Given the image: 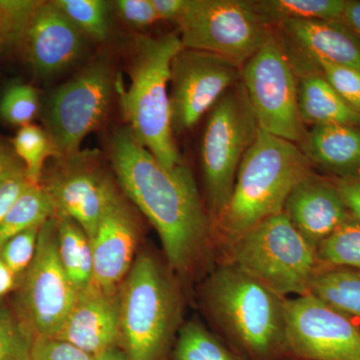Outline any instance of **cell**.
Returning a JSON list of instances; mask_svg holds the SVG:
<instances>
[{"label": "cell", "mask_w": 360, "mask_h": 360, "mask_svg": "<svg viewBox=\"0 0 360 360\" xmlns=\"http://www.w3.org/2000/svg\"><path fill=\"white\" fill-rule=\"evenodd\" d=\"M110 158L123 191L158 231L170 269L182 278L202 265L212 269V220L191 168L184 162L163 167L129 127L111 136Z\"/></svg>", "instance_id": "6da1fadb"}, {"label": "cell", "mask_w": 360, "mask_h": 360, "mask_svg": "<svg viewBox=\"0 0 360 360\" xmlns=\"http://www.w3.org/2000/svg\"><path fill=\"white\" fill-rule=\"evenodd\" d=\"M286 300L227 262H217L201 288L217 335L245 360H286Z\"/></svg>", "instance_id": "7a4b0ae2"}, {"label": "cell", "mask_w": 360, "mask_h": 360, "mask_svg": "<svg viewBox=\"0 0 360 360\" xmlns=\"http://www.w3.org/2000/svg\"><path fill=\"white\" fill-rule=\"evenodd\" d=\"M311 168L300 146L259 130L241 161L231 200L213 224L217 259L251 229L283 213L291 189Z\"/></svg>", "instance_id": "3957f363"}, {"label": "cell", "mask_w": 360, "mask_h": 360, "mask_svg": "<svg viewBox=\"0 0 360 360\" xmlns=\"http://www.w3.org/2000/svg\"><path fill=\"white\" fill-rule=\"evenodd\" d=\"M181 49L179 32L156 37H135L129 66L130 84L120 94L127 127L167 169L184 163L174 142L168 94L170 65Z\"/></svg>", "instance_id": "277c9868"}, {"label": "cell", "mask_w": 360, "mask_h": 360, "mask_svg": "<svg viewBox=\"0 0 360 360\" xmlns=\"http://www.w3.org/2000/svg\"><path fill=\"white\" fill-rule=\"evenodd\" d=\"M174 272L139 255L120 290V343L127 360H163L181 328L182 298Z\"/></svg>", "instance_id": "5b68a950"}, {"label": "cell", "mask_w": 360, "mask_h": 360, "mask_svg": "<svg viewBox=\"0 0 360 360\" xmlns=\"http://www.w3.org/2000/svg\"><path fill=\"white\" fill-rule=\"evenodd\" d=\"M248 272L277 295H309L321 264L316 250L296 231L284 213L260 222L219 255Z\"/></svg>", "instance_id": "8992f818"}, {"label": "cell", "mask_w": 360, "mask_h": 360, "mask_svg": "<svg viewBox=\"0 0 360 360\" xmlns=\"http://www.w3.org/2000/svg\"><path fill=\"white\" fill-rule=\"evenodd\" d=\"M259 130L240 80L213 105L203 132L201 163L206 207L212 224L231 200L241 161Z\"/></svg>", "instance_id": "52a82bcc"}, {"label": "cell", "mask_w": 360, "mask_h": 360, "mask_svg": "<svg viewBox=\"0 0 360 360\" xmlns=\"http://www.w3.org/2000/svg\"><path fill=\"white\" fill-rule=\"evenodd\" d=\"M176 25L184 49L212 52L241 68L272 35L250 0H188Z\"/></svg>", "instance_id": "ba28073f"}, {"label": "cell", "mask_w": 360, "mask_h": 360, "mask_svg": "<svg viewBox=\"0 0 360 360\" xmlns=\"http://www.w3.org/2000/svg\"><path fill=\"white\" fill-rule=\"evenodd\" d=\"M241 82L260 130L302 146L307 131L297 105V78L274 34L241 68Z\"/></svg>", "instance_id": "9c48e42d"}, {"label": "cell", "mask_w": 360, "mask_h": 360, "mask_svg": "<svg viewBox=\"0 0 360 360\" xmlns=\"http://www.w3.org/2000/svg\"><path fill=\"white\" fill-rule=\"evenodd\" d=\"M113 91L112 73L103 60L96 61L58 87L45 103V131L58 158L80 153L85 137L108 115Z\"/></svg>", "instance_id": "30bf717a"}, {"label": "cell", "mask_w": 360, "mask_h": 360, "mask_svg": "<svg viewBox=\"0 0 360 360\" xmlns=\"http://www.w3.org/2000/svg\"><path fill=\"white\" fill-rule=\"evenodd\" d=\"M77 292L59 258L56 214L40 227L34 258L26 270L20 292L21 321L34 336L56 338Z\"/></svg>", "instance_id": "8fae6325"}, {"label": "cell", "mask_w": 360, "mask_h": 360, "mask_svg": "<svg viewBox=\"0 0 360 360\" xmlns=\"http://www.w3.org/2000/svg\"><path fill=\"white\" fill-rule=\"evenodd\" d=\"M286 359L360 360V328L311 295L286 300Z\"/></svg>", "instance_id": "7c38bea8"}, {"label": "cell", "mask_w": 360, "mask_h": 360, "mask_svg": "<svg viewBox=\"0 0 360 360\" xmlns=\"http://www.w3.org/2000/svg\"><path fill=\"white\" fill-rule=\"evenodd\" d=\"M241 66L198 49H181L170 65V106L174 131L193 129L231 87L241 80Z\"/></svg>", "instance_id": "4fadbf2b"}, {"label": "cell", "mask_w": 360, "mask_h": 360, "mask_svg": "<svg viewBox=\"0 0 360 360\" xmlns=\"http://www.w3.org/2000/svg\"><path fill=\"white\" fill-rule=\"evenodd\" d=\"M96 153L80 151L71 158L58 160V167L44 186L56 206L86 233L96 234L103 213L118 198L115 186L96 162Z\"/></svg>", "instance_id": "5bb4252c"}, {"label": "cell", "mask_w": 360, "mask_h": 360, "mask_svg": "<svg viewBox=\"0 0 360 360\" xmlns=\"http://www.w3.org/2000/svg\"><path fill=\"white\" fill-rule=\"evenodd\" d=\"M84 40V32L53 1H40L21 44L33 71L49 78L77 63Z\"/></svg>", "instance_id": "9a60e30c"}, {"label": "cell", "mask_w": 360, "mask_h": 360, "mask_svg": "<svg viewBox=\"0 0 360 360\" xmlns=\"http://www.w3.org/2000/svg\"><path fill=\"white\" fill-rule=\"evenodd\" d=\"M120 290L92 283L77 292V300L56 338L97 356L120 342Z\"/></svg>", "instance_id": "2e32d148"}, {"label": "cell", "mask_w": 360, "mask_h": 360, "mask_svg": "<svg viewBox=\"0 0 360 360\" xmlns=\"http://www.w3.org/2000/svg\"><path fill=\"white\" fill-rule=\"evenodd\" d=\"M283 213L315 250L350 215L335 181L312 170L291 189Z\"/></svg>", "instance_id": "e0dca14e"}, {"label": "cell", "mask_w": 360, "mask_h": 360, "mask_svg": "<svg viewBox=\"0 0 360 360\" xmlns=\"http://www.w3.org/2000/svg\"><path fill=\"white\" fill-rule=\"evenodd\" d=\"M139 229L124 201L117 198L103 213L90 240L94 255L92 283L104 290H118L132 265Z\"/></svg>", "instance_id": "ac0fdd59"}, {"label": "cell", "mask_w": 360, "mask_h": 360, "mask_svg": "<svg viewBox=\"0 0 360 360\" xmlns=\"http://www.w3.org/2000/svg\"><path fill=\"white\" fill-rule=\"evenodd\" d=\"M307 59L360 71V40L342 20H290L278 26Z\"/></svg>", "instance_id": "d6986e66"}, {"label": "cell", "mask_w": 360, "mask_h": 360, "mask_svg": "<svg viewBox=\"0 0 360 360\" xmlns=\"http://www.w3.org/2000/svg\"><path fill=\"white\" fill-rule=\"evenodd\" d=\"M300 148L311 165L335 179L360 175V127L338 124L312 127Z\"/></svg>", "instance_id": "ffe728a7"}, {"label": "cell", "mask_w": 360, "mask_h": 360, "mask_svg": "<svg viewBox=\"0 0 360 360\" xmlns=\"http://www.w3.org/2000/svg\"><path fill=\"white\" fill-rule=\"evenodd\" d=\"M295 75H300L297 105L303 125L360 127V113L336 94L316 68L297 71Z\"/></svg>", "instance_id": "44dd1931"}, {"label": "cell", "mask_w": 360, "mask_h": 360, "mask_svg": "<svg viewBox=\"0 0 360 360\" xmlns=\"http://www.w3.org/2000/svg\"><path fill=\"white\" fill-rule=\"evenodd\" d=\"M309 295L360 322V270L321 264L310 283Z\"/></svg>", "instance_id": "7402d4cb"}, {"label": "cell", "mask_w": 360, "mask_h": 360, "mask_svg": "<svg viewBox=\"0 0 360 360\" xmlns=\"http://www.w3.org/2000/svg\"><path fill=\"white\" fill-rule=\"evenodd\" d=\"M56 220L61 264L77 291L84 290L94 279L91 243L75 220L60 213H56Z\"/></svg>", "instance_id": "603a6c76"}, {"label": "cell", "mask_w": 360, "mask_h": 360, "mask_svg": "<svg viewBox=\"0 0 360 360\" xmlns=\"http://www.w3.org/2000/svg\"><path fill=\"white\" fill-rule=\"evenodd\" d=\"M345 0H257L255 13L267 27L290 20H342Z\"/></svg>", "instance_id": "cb8c5ba5"}, {"label": "cell", "mask_w": 360, "mask_h": 360, "mask_svg": "<svg viewBox=\"0 0 360 360\" xmlns=\"http://www.w3.org/2000/svg\"><path fill=\"white\" fill-rule=\"evenodd\" d=\"M56 214V206L44 187L30 184L0 224V248L16 234L41 226Z\"/></svg>", "instance_id": "d4e9b609"}, {"label": "cell", "mask_w": 360, "mask_h": 360, "mask_svg": "<svg viewBox=\"0 0 360 360\" xmlns=\"http://www.w3.org/2000/svg\"><path fill=\"white\" fill-rule=\"evenodd\" d=\"M174 360H245L200 321L182 324L175 341Z\"/></svg>", "instance_id": "484cf974"}, {"label": "cell", "mask_w": 360, "mask_h": 360, "mask_svg": "<svg viewBox=\"0 0 360 360\" xmlns=\"http://www.w3.org/2000/svg\"><path fill=\"white\" fill-rule=\"evenodd\" d=\"M321 264L360 270V221L352 214L316 248Z\"/></svg>", "instance_id": "4316f807"}, {"label": "cell", "mask_w": 360, "mask_h": 360, "mask_svg": "<svg viewBox=\"0 0 360 360\" xmlns=\"http://www.w3.org/2000/svg\"><path fill=\"white\" fill-rule=\"evenodd\" d=\"M13 143L14 153L22 160L30 184L39 186L45 160L58 158L49 134L37 125H25L18 130Z\"/></svg>", "instance_id": "83f0119b"}, {"label": "cell", "mask_w": 360, "mask_h": 360, "mask_svg": "<svg viewBox=\"0 0 360 360\" xmlns=\"http://www.w3.org/2000/svg\"><path fill=\"white\" fill-rule=\"evenodd\" d=\"M53 2L85 37L98 41H104L110 37L108 2L103 0H54Z\"/></svg>", "instance_id": "f1b7e54d"}, {"label": "cell", "mask_w": 360, "mask_h": 360, "mask_svg": "<svg viewBox=\"0 0 360 360\" xmlns=\"http://www.w3.org/2000/svg\"><path fill=\"white\" fill-rule=\"evenodd\" d=\"M39 110V94L30 84L11 85L0 99V116L14 127L32 124Z\"/></svg>", "instance_id": "f546056e"}, {"label": "cell", "mask_w": 360, "mask_h": 360, "mask_svg": "<svg viewBox=\"0 0 360 360\" xmlns=\"http://www.w3.org/2000/svg\"><path fill=\"white\" fill-rule=\"evenodd\" d=\"M33 338L25 322L0 309V360H32Z\"/></svg>", "instance_id": "4dcf8cb0"}, {"label": "cell", "mask_w": 360, "mask_h": 360, "mask_svg": "<svg viewBox=\"0 0 360 360\" xmlns=\"http://www.w3.org/2000/svg\"><path fill=\"white\" fill-rule=\"evenodd\" d=\"M40 1L0 0V44H21Z\"/></svg>", "instance_id": "1f68e13d"}, {"label": "cell", "mask_w": 360, "mask_h": 360, "mask_svg": "<svg viewBox=\"0 0 360 360\" xmlns=\"http://www.w3.org/2000/svg\"><path fill=\"white\" fill-rule=\"evenodd\" d=\"M307 60L314 63L336 94L360 113V71L321 59Z\"/></svg>", "instance_id": "d6a6232c"}, {"label": "cell", "mask_w": 360, "mask_h": 360, "mask_svg": "<svg viewBox=\"0 0 360 360\" xmlns=\"http://www.w3.org/2000/svg\"><path fill=\"white\" fill-rule=\"evenodd\" d=\"M40 227L16 234L0 248V257L16 276L27 270L32 264L37 251Z\"/></svg>", "instance_id": "836d02e7"}, {"label": "cell", "mask_w": 360, "mask_h": 360, "mask_svg": "<svg viewBox=\"0 0 360 360\" xmlns=\"http://www.w3.org/2000/svg\"><path fill=\"white\" fill-rule=\"evenodd\" d=\"M32 360H96V356L68 341L37 335L33 338Z\"/></svg>", "instance_id": "e575fe53"}, {"label": "cell", "mask_w": 360, "mask_h": 360, "mask_svg": "<svg viewBox=\"0 0 360 360\" xmlns=\"http://www.w3.org/2000/svg\"><path fill=\"white\" fill-rule=\"evenodd\" d=\"M115 6L123 20L135 27H146L160 20L151 0H117Z\"/></svg>", "instance_id": "d590c367"}, {"label": "cell", "mask_w": 360, "mask_h": 360, "mask_svg": "<svg viewBox=\"0 0 360 360\" xmlns=\"http://www.w3.org/2000/svg\"><path fill=\"white\" fill-rule=\"evenodd\" d=\"M30 184H32L26 176L25 169L6 175L0 180V224Z\"/></svg>", "instance_id": "8d00e7d4"}, {"label": "cell", "mask_w": 360, "mask_h": 360, "mask_svg": "<svg viewBox=\"0 0 360 360\" xmlns=\"http://www.w3.org/2000/svg\"><path fill=\"white\" fill-rule=\"evenodd\" d=\"M336 187L350 214L360 221V175L335 179Z\"/></svg>", "instance_id": "74e56055"}, {"label": "cell", "mask_w": 360, "mask_h": 360, "mask_svg": "<svg viewBox=\"0 0 360 360\" xmlns=\"http://www.w3.org/2000/svg\"><path fill=\"white\" fill-rule=\"evenodd\" d=\"M160 20L170 21L176 25L186 11L188 0H151Z\"/></svg>", "instance_id": "f35d334b"}, {"label": "cell", "mask_w": 360, "mask_h": 360, "mask_svg": "<svg viewBox=\"0 0 360 360\" xmlns=\"http://www.w3.org/2000/svg\"><path fill=\"white\" fill-rule=\"evenodd\" d=\"M21 169L25 168L20 158L0 141V180Z\"/></svg>", "instance_id": "ab89813d"}, {"label": "cell", "mask_w": 360, "mask_h": 360, "mask_svg": "<svg viewBox=\"0 0 360 360\" xmlns=\"http://www.w3.org/2000/svg\"><path fill=\"white\" fill-rule=\"evenodd\" d=\"M342 21L360 40V0L347 2L343 11Z\"/></svg>", "instance_id": "60d3db41"}, {"label": "cell", "mask_w": 360, "mask_h": 360, "mask_svg": "<svg viewBox=\"0 0 360 360\" xmlns=\"http://www.w3.org/2000/svg\"><path fill=\"white\" fill-rule=\"evenodd\" d=\"M16 283V276L0 257V298L8 295Z\"/></svg>", "instance_id": "b9f144b4"}, {"label": "cell", "mask_w": 360, "mask_h": 360, "mask_svg": "<svg viewBox=\"0 0 360 360\" xmlns=\"http://www.w3.org/2000/svg\"><path fill=\"white\" fill-rule=\"evenodd\" d=\"M96 360H127V357L122 348L115 347L106 350L103 354L97 355Z\"/></svg>", "instance_id": "7bdbcfd3"}, {"label": "cell", "mask_w": 360, "mask_h": 360, "mask_svg": "<svg viewBox=\"0 0 360 360\" xmlns=\"http://www.w3.org/2000/svg\"><path fill=\"white\" fill-rule=\"evenodd\" d=\"M286 360H290V359H286Z\"/></svg>", "instance_id": "ee69618b"}]
</instances>
